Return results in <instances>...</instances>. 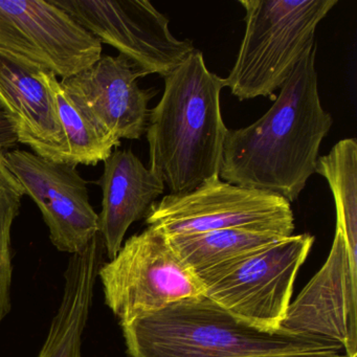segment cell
<instances>
[{"mask_svg": "<svg viewBox=\"0 0 357 357\" xmlns=\"http://www.w3.org/2000/svg\"><path fill=\"white\" fill-rule=\"evenodd\" d=\"M317 49V43L307 49L266 114L250 126L227 130L219 178L289 204L298 199L333 124L319 99Z\"/></svg>", "mask_w": 357, "mask_h": 357, "instance_id": "obj_1", "label": "cell"}, {"mask_svg": "<svg viewBox=\"0 0 357 357\" xmlns=\"http://www.w3.org/2000/svg\"><path fill=\"white\" fill-rule=\"evenodd\" d=\"M164 79L146 129L149 169L171 195H185L219 177L229 130L220 106L225 79L208 70L196 49Z\"/></svg>", "mask_w": 357, "mask_h": 357, "instance_id": "obj_2", "label": "cell"}, {"mask_svg": "<svg viewBox=\"0 0 357 357\" xmlns=\"http://www.w3.org/2000/svg\"><path fill=\"white\" fill-rule=\"evenodd\" d=\"M122 329L130 357H243L342 350L319 338L259 329L206 296L174 303Z\"/></svg>", "mask_w": 357, "mask_h": 357, "instance_id": "obj_3", "label": "cell"}, {"mask_svg": "<svg viewBox=\"0 0 357 357\" xmlns=\"http://www.w3.org/2000/svg\"><path fill=\"white\" fill-rule=\"evenodd\" d=\"M245 33L225 87L240 101L267 97L289 78L338 0H239Z\"/></svg>", "mask_w": 357, "mask_h": 357, "instance_id": "obj_4", "label": "cell"}, {"mask_svg": "<svg viewBox=\"0 0 357 357\" xmlns=\"http://www.w3.org/2000/svg\"><path fill=\"white\" fill-rule=\"evenodd\" d=\"M98 278L121 327L174 303L204 296L202 281L168 236L153 227L129 238L114 259L101 265Z\"/></svg>", "mask_w": 357, "mask_h": 357, "instance_id": "obj_5", "label": "cell"}, {"mask_svg": "<svg viewBox=\"0 0 357 357\" xmlns=\"http://www.w3.org/2000/svg\"><path fill=\"white\" fill-rule=\"evenodd\" d=\"M313 242L309 234L291 235L202 273L204 296L254 327L281 330L294 280Z\"/></svg>", "mask_w": 357, "mask_h": 357, "instance_id": "obj_6", "label": "cell"}, {"mask_svg": "<svg viewBox=\"0 0 357 357\" xmlns=\"http://www.w3.org/2000/svg\"><path fill=\"white\" fill-rule=\"evenodd\" d=\"M146 223L168 237L233 229L289 237L294 231L287 200L219 177L185 195L165 196L151 206Z\"/></svg>", "mask_w": 357, "mask_h": 357, "instance_id": "obj_7", "label": "cell"}, {"mask_svg": "<svg viewBox=\"0 0 357 357\" xmlns=\"http://www.w3.org/2000/svg\"><path fill=\"white\" fill-rule=\"evenodd\" d=\"M100 43L135 64L144 77L168 76L195 50L179 40L169 20L147 0H51Z\"/></svg>", "mask_w": 357, "mask_h": 357, "instance_id": "obj_8", "label": "cell"}, {"mask_svg": "<svg viewBox=\"0 0 357 357\" xmlns=\"http://www.w3.org/2000/svg\"><path fill=\"white\" fill-rule=\"evenodd\" d=\"M0 50L62 80L97 62L103 45L51 0H0Z\"/></svg>", "mask_w": 357, "mask_h": 357, "instance_id": "obj_9", "label": "cell"}, {"mask_svg": "<svg viewBox=\"0 0 357 357\" xmlns=\"http://www.w3.org/2000/svg\"><path fill=\"white\" fill-rule=\"evenodd\" d=\"M5 160L40 210L53 245L70 256L83 252L99 235V214L77 166L22 149L5 152Z\"/></svg>", "mask_w": 357, "mask_h": 357, "instance_id": "obj_10", "label": "cell"}, {"mask_svg": "<svg viewBox=\"0 0 357 357\" xmlns=\"http://www.w3.org/2000/svg\"><path fill=\"white\" fill-rule=\"evenodd\" d=\"M357 259L335 231L331 252L319 273L290 303L281 330L338 344L357 354Z\"/></svg>", "mask_w": 357, "mask_h": 357, "instance_id": "obj_11", "label": "cell"}, {"mask_svg": "<svg viewBox=\"0 0 357 357\" xmlns=\"http://www.w3.org/2000/svg\"><path fill=\"white\" fill-rule=\"evenodd\" d=\"M144 75L120 55H102L82 72L60 84L83 112L105 132L118 139H139L147 129L148 104L155 89H139Z\"/></svg>", "mask_w": 357, "mask_h": 357, "instance_id": "obj_12", "label": "cell"}, {"mask_svg": "<svg viewBox=\"0 0 357 357\" xmlns=\"http://www.w3.org/2000/svg\"><path fill=\"white\" fill-rule=\"evenodd\" d=\"M41 66L0 50V108L13 125L18 143L33 153L66 162V144L55 98Z\"/></svg>", "mask_w": 357, "mask_h": 357, "instance_id": "obj_13", "label": "cell"}, {"mask_svg": "<svg viewBox=\"0 0 357 357\" xmlns=\"http://www.w3.org/2000/svg\"><path fill=\"white\" fill-rule=\"evenodd\" d=\"M99 183L103 194L99 235L112 260L122 248L129 227L146 218L164 193L165 185L130 149L112 152L104 162Z\"/></svg>", "mask_w": 357, "mask_h": 357, "instance_id": "obj_14", "label": "cell"}, {"mask_svg": "<svg viewBox=\"0 0 357 357\" xmlns=\"http://www.w3.org/2000/svg\"><path fill=\"white\" fill-rule=\"evenodd\" d=\"M103 250L101 238L97 236L83 252L68 259L61 302L37 357H82L83 335Z\"/></svg>", "mask_w": 357, "mask_h": 357, "instance_id": "obj_15", "label": "cell"}, {"mask_svg": "<svg viewBox=\"0 0 357 357\" xmlns=\"http://www.w3.org/2000/svg\"><path fill=\"white\" fill-rule=\"evenodd\" d=\"M183 262L196 275L271 245L283 236L246 229H218L168 237Z\"/></svg>", "mask_w": 357, "mask_h": 357, "instance_id": "obj_16", "label": "cell"}, {"mask_svg": "<svg viewBox=\"0 0 357 357\" xmlns=\"http://www.w3.org/2000/svg\"><path fill=\"white\" fill-rule=\"evenodd\" d=\"M41 76L55 98L66 137V162L74 166H96L105 162L114 149L120 147V139L105 132L83 112L64 91L55 74L43 68Z\"/></svg>", "mask_w": 357, "mask_h": 357, "instance_id": "obj_17", "label": "cell"}, {"mask_svg": "<svg viewBox=\"0 0 357 357\" xmlns=\"http://www.w3.org/2000/svg\"><path fill=\"white\" fill-rule=\"evenodd\" d=\"M315 173L327 181L335 202L336 231L357 259V141L337 142L327 155L319 156Z\"/></svg>", "mask_w": 357, "mask_h": 357, "instance_id": "obj_18", "label": "cell"}, {"mask_svg": "<svg viewBox=\"0 0 357 357\" xmlns=\"http://www.w3.org/2000/svg\"><path fill=\"white\" fill-rule=\"evenodd\" d=\"M24 196L20 181L8 168L5 152L0 151V325L12 309V227Z\"/></svg>", "mask_w": 357, "mask_h": 357, "instance_id": "obj_19", "label": "cell"}, {"mask_svg": "<svg viewBox=\"0 0 357 357\" xmlns=\"http://www.w3.org/2000/svg\"><path fill=\"white\" fill-rule=\"evenodd\" d=\"M17 144V137L13 125L6 112L0 108V151H9Z\"/></svg>", "mask_w": 357, "mask_h": 357, "instance_id": "obj_20", "label": "cell"}, {"mask_svg": "<svg viewBox=\"0 0 357 357\" xmlns=\"http://www.w3.org/2000/svg\"><path fill=\"white\" fill-rule=\"evenodd\" d=\"M243 357H342L340 350L305 351V352L271 353V354L252 355Z\"/></svg>", "mask_w": 357, "mask_h": 357, "instance_id": "obj_21", "label": "cell"}, {"mask_svg": "<svg viewBox=\"0 0 357 357\" xmlns=\"http://www.w3.org/2000/svg\"><path fill=\"white\" fill-rule=\"evenodd\" d=\"M349 357H357V354H354V355H352V356H349Z\"/></svg>", "mask_w": 357, "mask_h": 357, "instance_id": "obj_22", "label": "cell"}]
</instances>
